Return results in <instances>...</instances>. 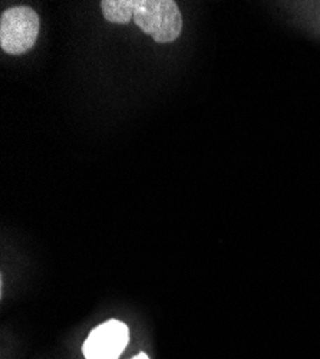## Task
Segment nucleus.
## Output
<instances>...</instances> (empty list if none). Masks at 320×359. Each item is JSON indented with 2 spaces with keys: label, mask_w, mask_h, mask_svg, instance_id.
<instances>
[{
  "label": "nucleus",
  "mask_w": 320,
  "mask_h": 359,
  "mask_svg": "<svg viewBox=\"0 0 320 359\" xmlns=\"http://www.w3.org/2000/svg\"><path fill=\"white\" fill-rule=\"evenodd\" d=\"M130 341L128 326L116 319L98 325L86 338L82 352L86 359H118Z\"/></svg>",
  "instance_id": "nucleus-3"
},
{
  "label": "nucleus",
  "mask_w": 320,
  "mask_h": 359,
  "mask_svg": "<svg viewBox=\"0 0 320 359\" xmlns=\"http://www.w3.org/2000/svg\"><path fill=\"white\" fill-rule=\"evenodd\" d=\"M134 20L157 43L176 41L183 31V18L174 0H134Z\"/></svg>",
  "instance_id": "nucleus-1"
},
{
  "label": "nucleus",
  "mask_w": 320,
  "mask_h": 359,
  "mask_svg": "<svg viewBox=\"0 0 320 359\" xmlns=\"http://www.w3.org/2000/svg\"><path fill=\"white\" fill-rule=\"evenodd\" d=\"M131 359H150V356H148L147 353H144V352H141V353H138L137 356H134V358H131Z\"/></svg>",
  "instance_id": "nucleus-5"
},
{
  "label": "nucleus",
  "mask_w": 320,
  "mask_h": 359,
  "mask_svg": "<svg viewBox=\"0 0 320 359\" xmlns=\"http://www.w3.org/2000/svg\"><path fill=\"white\" fill-rule=\"evenodd\" d=\"M101 9L111 23L127 25L134 19V0H102Z\"/></svg>",
  "instance_id": "nucleus-4"
},
{
  "label": "nucleus",
  "mask_w": 320,
  "mask_h": 359,
  "mask_svg": "<svg viewBox=\"0 0 320 359\" xmlns=\"http://www.w3.org/2000/svg\"><path fill=\"white\" fill-rule=\"evenodd\" d=\"M39 29V16L32 8H9L0 20V46L9 55L26 53L36 43Z\"/></svg>",
  "instance_id": "nucleus-2"
}]
</instances>
